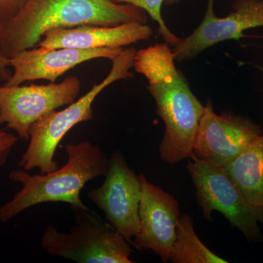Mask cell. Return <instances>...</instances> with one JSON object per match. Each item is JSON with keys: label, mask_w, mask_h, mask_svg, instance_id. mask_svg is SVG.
<instances>
[{"label": "cell", "mask_w": 263, "mask_h": 263, "mask_svg": "<svg viewBox=\"0 0 263 263\" xmlns=\"http://www.w3.org/2000/svg\"><path fill=\"white\" fill-rule=\"evenodd\" d=\"M214 0H208L205 16L187 37L173 47L177 62L193 60L218 43L245 37L247 29L263 27V0H235L233 10L219 18L214 10Z\"/></svg>", "instance_id": "10"}, {"label": "cell", "mask_w": 263, "mask_h": 263, "mask_svg": "<svg viewBox=\"0 0 263 263\" xmlns=\"http://www.w3.org/2000/svg\"><path fill=\"white\" fill-rule=\"evenodd\" d=\"M69 233L48 226L41 245L50 255L79 263H133L129 242L95 211H76Z\"/></svg>", "instance_id": "5"}, {"label": "cell", "mask_w": 263, "mask_h": 263, "mask_svg": "<svg viewBox=\"0 0 263 263\" xmlns=\"http://www.w3.org/2000/svg\"><path fill=\"white\" fill-rule=\"evenodd\" d=\"M136 50L124 48L113 60L108 75L95 84L84 96L62 110H53L41 118L29 129V143L19 161L18 167L29 171L39 169L41 174H49L59 168L55 152L65 135L81 122L94 119L92 105L105 88L115 81L133 77L130 70L134 65Z\"/></svg>", "instance_id": "4"}, {"label": "cell", "mask_w": 263, "mask_h": 263, "mask_svg": "<svg viewBox=\"0 0 263 263\" xmlns=\"http://www.w3.org/2000/svg\"><path fill=\"white\" fill-rule=\"evenodd\" d=\"M124 48L98 49L49 48L43 46L24 50L9 59L13 72L5 85L18 86L27 81L46 80L51 83L76 66L96 59L117 58Z\"/></svg>", "instance_id": "12"}, {"label": "cell", "mask_w": 263, "mask_h": 263, "mask_svg": "<svg viewBox=\"0 0 263 263\" xmlns=\"http://www.w3.org/2000/svg\"><path fill=\"white\" fill-rule=\"evenodd\" d=\"M118 3L134 5L137 8L144 10L147 15H149L152 19L158 24L157 32L163 38L164 42L167 43L171 47H174L179 44L181 38L170 30L166 25L162 16V5H171L179 3L180 0H115Z\"/></svg>", "instance_id": "16"}, {"label": "cell", "mask_w": 263, "mask_h": 263, "mask_svg": "<svg viewBox=\"0 0 263 263\" xmlns=\"http://www.w3.org/2000/svg\"><path fill=\"white\" fill-rule=\"evenodd\" d=\"M170 262L174 263H227L212 252L200 240L194 229L193 219L186 214H181L176 239L171 249Z\"/></svg>", "instance_id": "15"}, {"label": "cell", "mask_w": 263, "mask_h": 263, "mask_svg": "<svg viewBox=\"0 0 263 263\" xmlns=\"http://www.w3.org/2000/svg\"><path fill=\"white\" fill-rule=\"evenodd\" d=\"M186 169L196 188L197 202L207 221L212 220V213L216 211L249 241L257 243L262 240L259 224H263V209L248 202L224 167L193 157Z\"/></svg>", "instance_id": "6"}, {"label": "cell", "mask_w": 263, "mask_h": 263, "mask_svg": "<svg viewBox=\"0 0 263 263\" xmlns=\"http://www.w3.org/2000/svg\"><path fill=\"white\" fill-rule=\"evenodd\" d=\"M224 169L248 202L263 209V135Z\"/></svg>", "instance_id": "14"}, {"label": "cell", "mask_w": 263, "mask_h": 263, "mask_svg": "<svg viewBox=\"0 0 263 263\" xmlns=\"http://www.w3.org/2000/svg\"><path fill=\"white\" fill-rule=\"evenodd\" d=\"M18 139V136L8 133L4 129L0 130V167L6 163Z\"/></svg>", "instance_id": "17"}, {"label": "cell", "mask_w": 263, "mask_h": 263, "mask_svg": "<svg viewBox=\"0 0 263 263\" xmlns=\"http://www.w3.org/2000/svg\"><path fill=\"white\" fill-rule=\"evenodd\" d=\"M105 177L103 184L91 190L88 197L103 211L109 224L132 243L139 230L141 190L138 176L122 152L116 150L110 156Z\"/></svg>", "instance_id": "9"}, {"label": "cell", "mask_w": 263, "mask_h": 263, "mask_svg": "<svg viewBox=\"0 0 263 263\" xmlns=\"http://www.w3.org/2000/svg\"><path fill=\"white\" fill-rule=\"evenodd\" d=\"M67 161L61 168L46 174L31 175L23 170L10 171L8 177L22 188L0 207V221L6 223L29 208L45 202H65L73 212L87 209L81 192L88 181L105 176L110 158L89 141L65 147Z\"/></svg>", "instance_id": "3"}, {"label": "cell", "mask_w": 263, "mask_h": 263, "mask_svg": "<svg viewBox=\"0 0 263 263\" xmlns=\"http://www.w3.org/2000/svg\"><path fill=\"white\" fill-rule=\"evenodd\" d=\"M130 22L146 24L147 13L115 0H27L16 15L0 23V49L10 59L36 47L51 29Z\"/></svg>", "instance_id": "2"}, {"label": "cell", "mask_w": 263, "mask_h": 263, "mask_svg": "<svg viewBox=\"0 0 263 263\" xmlns=\"http://www.w3.org/2000/svg\"><path fill=\"white\" fill-rule=\"evenodd\" d=\"M138 176L141 190L139 230L132 243L139 250L153 251L164 262H169L181 216L179 202L144 175Z\"/></svg>", "instance_id": "11"}, {"label": "cell", "mask_w": 263, "mask_h": 263, "mask_svg": "<svg viewBox=\"0 0 263 263\" xmlns=\"http://www.w3.org/2000/svg\"><path fill=\"white\" fill-rule=\"evenodd\" d=\"M10 67L9 59L5 57L0 49V78H5L6 80H8L10 77L7 72V67Z\"/></svg>", "instance_id": "19"}, {"label": "cell", "mask_w": 263, "mask_h": 263, "mask_svg": "<svg viewBox=\"0 0 263 263\" xmlns=\"http://www.w3.org/2000/svg\"><path fill=\"white\" fill-rule=\"evenodd\" d=\"M262 135V129L252 119L230 111L216 114L212 102L208 101L199 124L193 157L226 167Z\"/></svg>", "instance_id": "8"}, {"label": "cell", "mask_w": 263, "mask_h": 263, "mask_svg": "<svg viewBox=\"0 0 263 263\" xmlns=\"http://www.w3.org/2000/svg\"><path fill=\"white\" fill-rule=\"evenodd\" d=\"M27 0H0V23L14 16Z\"/></svg>", "instance_id": "18"}, {"label": "cell", "mask_w": 263, "mask_h": 263, "mask_svg": "<svg viewBox=\"0 0 263 263\" xmlns=\"http://www.w3.org/2000/svg\"><path fill=\"white\" fill-rule=\"evenodd\" d=\"M167 43H157L137 51L133 67L148 81L165 129L161 141V158L176 164L194 155V146L204 106L194 95L182 72L175 65Z\"/></svg>", "instance_id": "1"}, {"label": "cell", "mask_w": 263, "mask_h": 263, "mask_svg": "<svg viewBox=\"0 0 263 263\" xmlns=\"http://www.w3.org/2000/svg\"><path fill=\"white\" fill-rule=\"evenodd\" d=\"M81 82L77 76L48 84L0 85V124L16 132L19 138L29 140V129L39 119L76 101Z\"/></svg>", "instance_id": "7"}, {"label": "cell", "mask_w": 263, "mask_h": 263, "mask_svg": "<svg viewBox=\"0 0 263 263\" xmlns=\"http://www.w3.org/2000/svg\"><path fill=\"white\" fill-rule=\"evenodd\" d=\"M152 34L153 29L149 26L138 22L117 26L81 25L51 29L45 33L37 46L84 50L124 48L139 41H148Z\"/></svg>", "instance_id": "13"}]
</instances>
